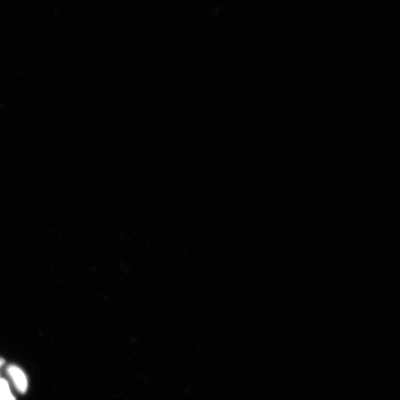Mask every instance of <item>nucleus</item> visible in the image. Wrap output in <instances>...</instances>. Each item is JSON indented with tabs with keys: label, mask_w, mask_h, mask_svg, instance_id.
Masks as SVG:
<instances>
[{
	"label": "nucleus",
	"mask_w": 400,
	"mask_h": 400,
	"mask_svg": "<svg viewBox=\"0 0 400 400\" xmlns=\"http://www.w3.org/2000/svg\"><path fill=\"white\" fill-rule=\"evenodd\" d=\"M8 373L19 392L25 394L27 390V380L23 370L17 365H11L8 368Z\"/></svg>",
	"instance_id": "f257e3e1"
},
{
	"label": "nucleus",
	"mask_w": 400,
	"mask_h": 400,
	"mask_svg": "<svg viewBox=\"0 0 400 400\" xmlns=\"http://www.w3.org/2000/svg\"><path fill=\"white\" fill-rule=\"evenodd\" d=\"M4 364V360L2 357H0V367H1Z\"/></svg>",
	"instance_id": "7ed1b4c3"
},
{
	"label": "nucleus",
	"mask_w": 400,
	"mask_h": 400,
	"mask_svg": "<svg viewBox=\"0 0 400 400\" xmlns=\"http://www.w3.org/2000/svg\"><path fill=\"white\" fill-rule=\"evenodd\" d=\"M0 400H15L13 396L8 382L0 378Z\"/></svg>",
	"instance_id": "f03ea898"
}]
</instances>
